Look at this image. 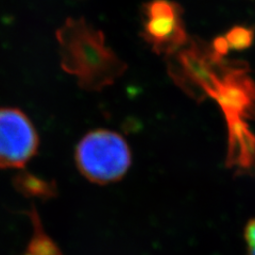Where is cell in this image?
<instances>
[{"mask_svg":"<svg viewBox=\"0 0 255 255\" xmlns=\"http://www.w3.org/2000/svg\"><path fill=\"white\" fill-rule=\"evenodd\" d=\"M77 162L87 178L107 183L123 177L130 165L131 155L119 135L99 130L86 135L79 143Z\"/></svg>","mask_w":255,"mask_h":255,"instance_id":"2","label":"cell"},{"mask_svg":"<svg viewBox=\"0 0 255 255\" xmlns=\"http://www.w3.org/2000/svg\"><path fill=\"white\" fill-rule=\"evenodd\" d=\"M143 36L158 53H172L186 42V33L177 4L153 0L143 10Z\"/></svg>","mask_w":255,"mask_h":255,"instance_id":"4","label":"cell"},{"mask_svg":"<svg viewBox=\"0 0 255 255\" xmlns=\"http://www.w3.org/2000/svg\"><path fill=\"white\" fill-rule=\"evenodd\" d=\"M57 37L63 69L86 90L105 89L126 70V64L107 47L101 32L83 19H67Z\"/></svg>","mask_w":255,"mask_h":255,"instance_id":"1","label":"cell"},{"mask_svg":"<svg viewBox=\"0 0 255 255\" xmlns=\"http://www.w3.org/2000/svg\"><path fill=\"white\" fill-rule=\"evenodd\" d=\"M213 47H214L215 54L218 55V57L227 54L230 49V46H229V43L226 39V37H221V36L215 39L213 43Z\"/></svg>","mask_w":255,"mask_h":255,"instance_id":"7","label":"cell"},{"mask_svg":"<svg viewBox=\"0 0 255 255\" xmlns=\"http://www.w3.org/2000/svg\"><path fill=\"white\" fill-rule=\"evenodd\" d=\"M37 136L29 118L15 109H0V167L16 168L33 156Z\"/></svg>","mask_w":255,"mask_h":255,"instance_id":"3","label":"cell"},{"mask_svg":"<svg viewBox=\"0 0 255 255\" xmlns=\"http://www.w3.org/2000/svg\"><path fill=\"white\" fill-rule=\"evenodd\" d=\"M253 38L254 32L251 29L239 26L231 29L226 37L230 48L235 50H244L246 48L250 47Z\"/></svg>","mask_w":255,"mask_h":255,"instance_id":"5","label":"cell"},{"mask_svg":"<svg viewBox=\"0 0 255 255\" xmlns=\"http://www.w3.org/2000/svg\"><path fill=\"white\" fill-rule=\"evenodd\" d=\"M245 238L248 255H255V219L249 221L246 228Z\"/></svg>","mask_w":255,"mask_h":255,"instance_id":"6","label":"cell"}]
</instances>
